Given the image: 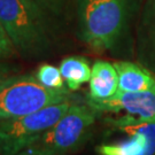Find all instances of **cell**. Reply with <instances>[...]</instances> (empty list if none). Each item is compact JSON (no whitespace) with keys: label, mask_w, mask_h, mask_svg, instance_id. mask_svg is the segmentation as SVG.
Returning <instances> with one entry per match:
<instances>
[{"label":"cell","mask_w":155,"mask_h":155,"mask_svg":"<svg viewBox=\"0 0 155 155\" xmlns=\"http://www.w3.org/2000/svg\"><path fill=\"white\" fill-rule=\"evenodd\" d=\"M77 36L97 52L116 50L127 41L141 0H75Z\"/></svg>","instance_id":"6da1fadb"},{"label":"cell","mask_w":155,"mask_h":155,"mask_svg":"<svg viewBox=\"0 0 155 155\" xmlns=\"http://www.w3.org/2000/svg\"><path fill=\"white\" fill-rule=\"evenodd\" d=\"M50 15L36 0H0V22L17 53L25 58L43 55L50 50L53 40Z\"/></svg>","instance_id":"7a4b0ae2"},{"label":"cell","mask_w":155,"mask_h":155,"mask_svg":"<svg viewBox=\"0 0 155 155\" xmlns=\"http://www.w3.org/2000/svg\"><path fill=\"white\" fill-rule=\"evenodd\" d=\"M97 114L89 105L72 104L53 127L33 139L22 152L37 155H68L77 152L91 137Z\"/></svg>","instance_id":"3957f363"},{"label":"cell","mask_w":155,"mask_h":155,"mask_svg":"<svg viewBox=\"0 0 155 155\" xmlns=\"http://www.w3.org/2000/svg\"><path fill=\"white\" fill-rule=\"evenodd\" d=\"M70 91L46 89L35 75H13L0 84V121L22 117L70 100Z\"/></svg>","instance_id":"277c9868"},{"label":"cell","mask_w":155,"mask_h":155,"mask_svg":"<svg viewBox=\"0 0 155 155\" xmlns=\"http://www.w3.org/2000/svg\"><path fill=\"white\" fill-rule=\"evenodd\" d=\"M71 105V100H67L25 116L0 121V155L20 154L33 139L53 127Z\"/></svg>","instance_id":"5b68a950"},{"label":"cell","mask_w":155,"mask_h":155,"mask_svg":"<svg viewBox=\"0 0 155 155\" xmlns=\"http://www.w3.org/2000/svg\"><path fill=\"white\" fill-rule=\"evenodd\" d=\"M107 122L120 133L121 138L99 145V155H155V122H137L124 117Z\"/></svg>","instance_id":"8992f818"},{"label":"cell","mask_w":155,"mask_h":155,"mask_svg":"<svg viewBox=\"0 0 155 155\" xmlns=\"http://www.w3.org/2000/svg\"><path fill=\"white\" fill-rule=\"evenodd\" d=\"M87 105L97 113L122 114L137 122H155V87L140 92H121L105 101H91Z\"/></svg>","instance_id":"52a82bcc"},{"label":"cell","mask_w":155,"mask_h":155,"mask_svg":"<svg viewBox=\"0 0 155 155\" xmlns=\"http://www.w3.org/2000/svg\"><path fill=\"white\" fill-rule=\"evenodd\" d=\"M139 63L155 75V0H146L137 28Z\"/></svg>","instance_id":"ba28073f"},{"label":"cell","mask_w":155,"mask_h":155,"mask_svg":"<svg viewBox=\"0 0 155 155\" xmlns=\"http://www.w3.org/2000/svg\"><path fill=\"white\" fill-rule=\"evenodd\" d=\"M118 91V75L114 63L97 61L92 66L90 79L89 99L91 101H105L114 97Z\"/></svg>","instance_id":"9c48e42d"},{"label":"cell","mask_w":155,"mask_h":155,"mask_svg":"<svg viewBox=\"0 0 155 155\" xmlns=\"http://www.w3.org/2000/svg\"><path fill=\"white\" fill-rule=\"evenodd\" d=\"M114 67L118 75V91L140 92L155 87V75L141 64L116 61Z\"/></svg>","instance_id":"30bf717a"},{"label":"cell","mask_w":155,"mask_h":155,"mask_svg":"<svg viewBox=\"0 0 155 155\" xmlns=\"http://www.w3.org/2000/svg\"><path fill=\"white\" fill-rule=\"evenodd\" d=\"M67 89L77 91L83 84L90 82L92 68L86 58L83 56H68L64 58L59 67Z\"/></svg>","instance_id":"8fae6325"},{"label":"cell","mask_w":155,"mask_h":155,"mask_svg":"<svg viewBox=\"0 0 155 155\" xmlns=\"http://www.w3.org/2000/svg\"><path fill=\"white\" fill-rule=\"evenodd\" d=\"M38 82L46 89L53 91H69L67 89L64 79L62 77L61 71L55 66L48 63H43L38 67L35 74Z\"/></svg>","instance_id":"7c38bea8"},{"label":"cell","mask_w":155,"mask_h":155,"mask_svg":"<svg viewBox=\"0 0 155 155\" xmlns=\"http://www.w3.org/2000/svg\"><path fill=\"white\" fill-rule=\"evenodd\" d=\"M17 54V51L5 30L2 23L0 22V61L13 58Z\"/></svg>","instance_id":"4fadbf2b"},{"label":"cell","mask_w":155,"mask_h":155,"mask_svg":"<svg viewBox=\"0 0 155 155\" xmlns=\"http://www.w3.org/2000/svg\"><path fill=\"white\" fill-rule=\"evenodd\" d=\"M45 1H46V11L51 15H55V16L61 15L67 2V0H45Z\"/></svg>","instance_id":"5bb4252c"},{"label":"cell","mask_w":155,"mask_h":155,"mask_svg":"<svg viewBox=\"0 0 155 155\" xmlns=\"http://www.w3.org/2000/svg\"><path fill=\"white\" fill-rule=\"evenodd\" d=\"M14 72H16V69L13 66H9V64L4 63V62H0V84L5 82L8 77L13 76Z\"/></svg>","instance_id":"9a60e30c"},{"label":"cell","mask_w":155,"mask_h":155,"mask_svg":"<svg viewBox=\"0 0 155 155\" xmlns=\"http://www.w3.org/2000/svg\"><path fill=\"white\" fill-rule=\"evenodd\" d=\"M36 1H37V2H38L39 5L41 6L43 8H44L45 11H46V1H45V0H36ZM46 12H47V11H46ZM47 13H48V12H47Z\"/></svg>","instance_id":"2e32d148"},{"label":"cell","mask_w":155,"mask_h":155,"mask_svg":"<svg viewBox=\"0 0 155 155\" xmlns=\"http://www.w3.org/2000/svg\"><path fill=\"white\" fill-rule=\"evenodd\" d=\"M17 155H37V154H29V153H24V152H22V153H20V154Z\"/></svg>","instance_id":"e0dca14e"}]
</instances>
